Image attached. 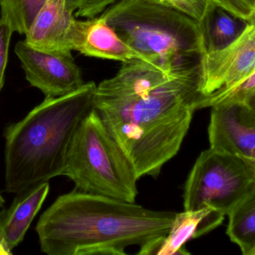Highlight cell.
I'll return each mask as SVG.
<instances>
[{
    "label": "cell",
    "mask_w": 255,
    "mask_h": 255,
    "mask_svg": "<svg viewBox=\"0 0 255 255\" xmlns=\"http://www.w3.org/2000/svg\"><path fill=\"white\" fill-rule=\"evenodd\" d=\"M95 82L46 98L23 119L6 127L4 186L19 194L64 175L67 154L81 121L94 109Z\"/></svg>",
    "instance_id": "obj_3"
},
{
    "label": "cell",
    "mask_w": 255,
    "mask_h": 255,
    "mask_svg": "<svg viewBox=\"0 0 255 255\" xmlns=\"http://www.w3.org/2000/svg\"><path fill=\"white\" fill-rule=\"evenodd\" d=\"M4 200L3 199L2 196H1V193H0V209L3 208L4 206Z\"/></svg>",
    "instance_id": "obj_26"
},
{
    "label": "cell",
    "mask_w": 255,
    "mask_h": 255,
    "mask_svg": "<svg viewBox=\"0 0 255 255\" xmlns=\"http://www.w3.org/2000/svg\"><path fill=\"white\" fill-rule=\"evenodd\" d=\"M25 79L46 98L70 94L83 86L82 71L72 52H51L30 46L25 40L15 46Z\"/></svg>",
    "instance_id": "obj_8"
},
{
    "label": "cell",
    "mask_w": 255,
    "mask_h": 255,
    "mask_svg": "<svg viewBox=\"0 0 255 255\" xmlns=\"http://www.w3.org/2000/svg\"><path fill=\"white\" fill-rule=\"evenodd\" d=\"M76 20L66 0H46L25 41L46 52H72Z\"/></svg>",
    "instance_id": "obj_10"
},
{
    "label": "cell",
    "mask_w": 255,
    "mask_h": 255,
    "mask_svg": "<svg viewBox=\"0 0 255 255\" xmlns=\"http://www.w3.org/2000/svg\"><path fill=\"white\" fill-rule=\"evenodd\" d=\"M49 191L43 183L16 194L11 205L0 211V243L9 255L22 241Z\"/></svg>",
    "instance_id": "obj_12"
},
{
    "label": "cell",
    "mask_w": 255,
    "mask_h": 255,
    "mask_svg": "<svg viewBox=\"0 0 255 255\" xmlns=\"http://www.w3.org/2000/svg\"><path fill=\"white\" fill-rule=\"evenodd\" d=\"M228 216V236L249 255L255 245V181Z\"/></svg>",
    "instance_id": "obj_15"
},
{
    "label": "cell",
    "mask_w": 255,
    "mask_h": 255,
    "mask_svg": "<svg viewBox=\"0 0 255 255\" xmlns=\"http://www.w3.org/2000/svg\"><path fill=\"white\" fill-rule=\"evenodd\" d=\"M208 132L212 149L244 160L255 157V124H247L242 119L241 105L213 106Z\"/></svg>",
    "instance_id": "obj_9"
},
{
    "label": "cell",
    "mask_w": 255,
    "mask_h": 255,
    "mask_svg": "<svg viewBox=\"0 0 255 255\" xmlns=\"http://www.w3.org/2000/svg\"><path fill=\"white\" fill-rule=\"evenodd\" d=\"M244 161L248 166L249 169H250V172H251L252 175H253V178L255 180V155L251 160H244Z\"/></svg>",
    "instance_id": "obj_23"
},
{
    "label": "cell",
    "mask_w": 255,
    "mask_h": 255,
    "mask_svg": "<svg viewBox=\"0 0 255 255\" xmlns=\"http://www.w3.org/2000/svg\"><path fill=\"white\" fill-rule=\"evenodd\" d=\"M46 0H1L0 19L13 32L26 34Z\"/></svg>",
    "instance_id": "obj_16"
},
{
    "label": "cell",
    "mask_w": 255,
    "mask_h": 255,
    "mask_svg": "<svg viewBox=\"0 0 255 255\" xmlns=\"http://www.w3.org/2000/svg\"><path fill=\"white\" fill-rule=\"evenodd\" d=\"M241 105V116L247 124H255V95Z\"/></svg>",
    "instance_id": "obj_22"
},
{
    "label": "cell",
    "mask_w": 255,
    "mask_h": 255,
    "mask_svg": "<svg viewBox=\"0 0 255 255\" xmlns=\"http://www.w3.org/2000/svg\"><path fill=\"white\" fill-rule=\"evenodd\" d=\"M228 11L248 22L255 8V0H211Z\"/></svg>",
    "instance_id": "obj_19"
},
{
    "label": "cell",
    "mask_w": 255,
    "mask_h": 255,
    "mask_svg": "<svg viewBox=\"0 0 255 255\" xmlns=\"http://www.w3.org/2000/svg\"><path fill=\"white\" fill-rule=\"evenodd\" d=\"M171 2L175 8L199 22L206 13L211 0H171Z\"/></svg>",
    "instance_id": "obj_20"
},
{
    "label": "cell",
    "mask_w": 255,
    "mask_h": 255,
    "mask_svg": "<svg viewBox=\"0 0 255 255\" xmlns=\"http://www.w3.org/2000/svg\"><path fill=\"white\" fill-rule=\"evenodd\" d=\"M255 70V26L245 31L224 49L205 54L201 61L200 90L210 102L241 83Z\"/></svg>",
    "instance_id": "obj_7"
},
{
    "label": "cell",
    "mask_w": 255,
    "mask_h": 255,
    "mask_svg": "<svg viewBox=\"0 0 255 255\" xmlns=\"http://www.w3.org/2000/svg\"><path fill=\"white\" fill-rule=\"evenodd\" d=\"M13 34L11 28L0 19V91L4 85V72L8 57L9 45Z\"/></svg>",
    "instance_id": "obj_21"
},
{
    "label": "cell",
    "mask_w": 255,
    "mask_h": 255,
    "mask_svg": "<svg viewBox=\"0 0 255 255\" xmlns=\"http://www.w3.org/2000/svg\"><path fill=\"white\" fill-rule=\"evenodd\" d=\"M249 255H255V247H253V250L249 253Z\"/></svg>",
    "instance_id": "obj_27"
},
{
    "label": "cell",
    "mask_w": 255,
    "mask_h": 255,
    "mask_svg": "<svg viewBox=\"0 0 255 255\" xmlns=\"http://www.w3.org/2000/svg\"><path fill=\"white\" fill-rule=\"evenodd\" d=\"M248 22L211 1L199 22L205 55L224 49L243 34Z\"/></svg>",
    "instance_id": "obj_14"
},
{
    "label": "cell",
    "mask_w": 255,
    "mask_h": 255,
    "mask_svg": "<svg viewBox=\"0 0 255 255\" xmlns=\"http://www.w3.org/2000/svg\"><path fill=\"white\" fill-rule=\"evenodd\" d=\"M146 1H152V2L157 3V4H164V5L173 7L172 2H171V0H146Z\"/></svg>",
    "instance_id": "obj_24"
},
{
    "label": "cell",
    "mask_w": 255,
    "mask_h": 255,
    "mask_svg": "<svg viewBox=\"0 0 255 255\" xmlns=\"http://www.w3.org/2000/svg\"><path fill=\"white\" fill-rule=\"evenodd\" d=\"M63 175L83 193L130 203H134L138 195L134 169L95 109L73 134Z\"/></svg>",
    "instance_id": "obj_5"
},
{
    "label": "cell",
    "mask_w": 255,
    "mask_h": 255,
    "mask_svg": "<svg viewBox=\"0 0 255 255\" xmlns=\"http://www.w3.org/2000/svg\"><path fill=\"white\" fill-rule=\"evenodd\" d=\"M201 64L166 72L140 59L124 62L97 85L94 109L131 163L136 178H157L204 109Z\"/></svg>",
    "instance_id": "obj_1"
},
{
    "label": "cell",
    "mask_w": 255,
    "mask_h": 255,
    "mask_svg": "<svg viewBox=\"0 0 255 255\" xmlns=\"http://www.w3.org/2000/svg\"><path fill=\"white\" fill-rule=\"evenodd\" d=\"M255 181L241 157L210 148L201 153L186 181L184 211L210 208L228 216Z\"/></svg>",
    "instance_id": "obj_6"
},
{
    "label": "cell",
    "mask_w": 255,
    "mask_h": 255,
    "mask_svg": "<svg viewBox=\"0 0 255 255\" xmlns=\"http://www.w3.org/2000/svg\"><path fill=\"white\" fill-rule=\"evenodd\" d=\"M224 218V215L210 208L177 213L155 255H190L186 244L214 230L223 223Z\"/></svg>",
    "instance_id": "obj_13"
},
{
    "label": "cell",
    "mask_w": 255,
    "mask_h": 255,
    "mask_svg": "<svg viewBox=\"0 0 255 255\" xmlns=\"http://www.w3.org/2000/svg\"><path fill=\"white\" fill-rule=\"evenodd\" d=\"M100 16L125 43L163 71L201 64L205 52L199 22L175 7L119 0Z\"/></svg>",
    "instance_id": "obj_4"
},
{
    "label": "cell",
    "mask_w": 255,
    "mask_h": 255,
    "mask_svg": "<svg viewBox=\"0 0 255 255\" xmlns=\"http://www.w3.org/2000/svg\"><path fill=\"white\" fill-rule=\"evenodd\" d=\"M118 1L119 0H66V2L76 17L91 19L101 14Z\"/></svg>",
    "instance_id": "obj_18"
},
{
    "label": "cell",
    "mask_w": 255,
    "mask_h": 255,
    "mask_svg": "<svg viewBox=\"0 0 255 255\" xmlns=\"http://www.w3.org/2000/svg\"><path fill=\"white\" fill-rule=\"evenodd\" d=\"M255 95V70L235 88L210 102L208 107L217 104H243Z\"/></svg>",
    "instance_id": "obj_17"
},
{
    "label": "cell",
    "mask_w": 255,
    "mask_h": 255,
    "mask_svg": "<svg viewBox=\"0 0 255 255\" xmlns=\"http://www.w3.org/2000/svg\"><path fill=\"white\" fill-rule=\"evenodd\" d=\"M1 0H0V4H1Z\"/></svg>",
    "instance_id": "obj_28"
},
{
    "label": "cell",
    "mask_w": 255,
    "mask_h": 255,
    "mask_svg": "<svg viewBox=\"0 0 255 255\" xmlns=\"http://www.w3.org/2000/svg\"><path fill=\"white\" fill-rule=\"evenodd\" d=\"M249 24L255 25V8L253 13H252L251 16H250V19L248 21Z\"/></svg>",
    "instance_id": "obj_25"
},
{
    "label": "cell",
    "mask_w": 255,
    "mask_h": 255,
    "mask_svg": "<svg viewBox=\"0 0 255 255\" xmlns=\"http://www.w3.org/2000/svg\"><path fill=\"white\" fill-rule=\"evenodd\" d=\"M73 49L85 56L123 63L133 59L147 61L143 55L125 43L100 16L76 20Z\"/></svg>",
    "instance_id": "obj_11"
},
{
    "label": "cell",
    "mask_w": 255,
    "mask_h": 255,
    "mask_svg": "<svg viewBox=\"0 0 255 255\" xmlns=\"http://www.w3.org/2000/svg\"><path fill=\"white\" fill-rule=\"evenodd\" d=\"M177 213L74 189L60 196L36 226L42 253L49 255H155Z\"/></svg>",
    "instance_id": "obj_2"
}]
</instances>
